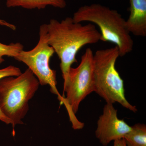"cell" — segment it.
Wrapping results in <instances>:
<instances>
[{"label":"cell","instance_id":"obj_2","mask_svg":"<svg viewBox=\"0 0 146 146\" xmlns=\"http://www.w3.org/2000/svg\"><path fill=\"white\" fill-rule=\"evenodd\" d=\"M76 23L87 22L96 25L100 30V41L113 43L117 47L120 56L133 50V42L125 26V20L117 11L100 4L82 6L72 18Z\"/></svg>","mask_w":146,"mask_h":146},{"label":"cell","instance_id":"obj_3","mask_svg":"<svg viewBox=\"0 0 146 146\" xmlns=\"http://www.w3.org/2000/svg\"><path fill=\"white\" fill-rule=\"evenodd\" d=\"M119 52L116 46L98 50L94 55V92L106 103H119L134 112L136 106L130 104L125 94L123 80L115 67Z\"/></svg>","mask_w":146,"mask_h":146},{"label":"cell","instance_id":"obj_8","mask_svg":"<svg viewBox=\"0 0 146 146\" xmlns=\"http://www.w3.org/2000/svg\"><path fill=\"white\" fill-rule=\"evenodd\" d=\"M129 17L125 26L129 33L136 36H146V0H129Z\"/></svg>","mask_w":146,"mask_h":146},{"label":"cell","instance_id":"obj_7","mask_svg":"<svg viewBox=\"0 0 146 146\" xmlns=\"http://www.w3.org/2000/svg\"><path fill=\"white\" fill-rule=\"evenodd\" d=\"M131 129V126L118 118L113 104L106 103L98 120L95 134L103 146H107L112 141L123 138Z\"/></svg>","mask_w":146,"mask_h":146},{"label":"cell","instance_id":"obj_10","mask_svg":"<svg viewBox=\"0 0 146 146\" xmlns=\"http://www.w3.org/2000/svg\"><path fill=\"white\" fill-rule=\"evenodd\" d=\"M126 146H146V126L136 123L123 138Z\"/></svg>","mask_w":146,"mask_h":146},{"label":"cell","instance_id":"obj_9","mask_svg":"<svg viewBox=\"0 0 146 146\" xmlns=\"http://www.w3.org/2000/svg\"><path fill=\"white\" fill-rule=\"evenodd\" d=\"M8 8L21 7L28 9H44L48 6L63 9L66 6L65 0H6Z\"/></svg>","mask_w":146,"mask_h":146},{"label":"cell","instance_id":"obj_5","mask_svg":"<svg viewBox=\"0 0 146 146\" xmlns=\"http://www.w3.org/2000/svg\"><path fill=\"white\" fill-rule=\"evenodd\" d=\"M94 55L90 48L86 49L78 66L70 69L68 78L64 83L63 97L65 98V106L73 128L75 130L81 129L84 126L75 116L80 104L94 91Z\"/></svg>","mask_w":146,"mask_h":146},{"label":"cell","instance_id":"obj_4","mask_svg":"<svg viewBox=\"0 0 146 146\" xmlns=\"http://www.w3.org/2000/svg\"><path fill=\"white\" fill-rule=\"evenodd\" d=\"M40 84L28 68L18 76L0 80V108L11 120L12 127L23 124L22 121L29 110V102L34 96Z\"/></svg>","mask_w":146,"mask_h":146},{"label":"cell","instance_id":"obj_14","mask_svg":"<svg viewBox=\"0 0 146 146\" xmlns=\"http://www.w3.org/2000/svg\"><path fill=\"white\" fill-rule=\"evenodd\" d=\"M0 25L7 27L13 31H15L16 29V26L13 24L9 23L8 22H6L4 20H2V19H0Z\"/></svg>","mask_w":146,"mask_h":146},{"label":"cell","instance_id":"obj_1","mask_svg":"<svg viewBox=\"0 0 146 146\" xmlns=\"http://www.w3.org/2000/svg\"><path fill=\"white\" fill-rule=\"evenodd\" d=\"M47 28L48 43L60 59L65 83L72 65L77 63L76 56L79 50L85 45L100 41L101 34L94 25L76 23L71 17L60 22L51 19L47 24Z\"/></svg>","mask_w":146,"mask_h":146},{"label":"cell","instance_id":"obj_11","mask_svg":"<svg viewBox=\"0 0 146 146\" xmlns=\"http://www.w3.org/2000/svg\"><path fill=\"white\" fill-rule=\"evenodd\" d=\"M23 50V45L19 42L11 43L9 45L0 43V65L5 61L4 56L14 58Z\"/></svg>","mask_w":146,"mask_h":146},{"label":"cell","instance_id":"obj_15","mask_svg":"<svg viewBox=\"0 0 146 146\" xmlns=\"http://www.w3.org/2000/svg\"><path fill=\"white\" fill-rule=\"evenodd\" d=\"M113 146H126L125 142L123 138L117 139L114 141Z\"/></svg>","mask_w":146,"mask_h":146},{"label":"cell","instance_id":"obj_12","mask_svg":"<svg viewBox=\"0 0 146 146\" xmlns=\"http://www.w3.org/2000/svg\"><path fill=\"white\" fill-rule=\"evenodd\" d=\"M21 69L13 65L0 69V80L9 76H18L22 74Z\"/></svg>","mask_w":146,"mask_h":146},{"label":"cell","instance_id":"obj_13","mask_svg":"<svg viewBox=\"0 0 146 146\" xmlns=\"http://www.w3.org/2000/svg\"><path fill=\"white\" fill-rule=\"evenodd\" d=\"M0 121L5 123L6 124H12V122L9 118L6 116L0 108Z\"/></svg>","mask_w":146,"mask_h":146},{"label":"cell","instance_id":"obj_6","mask_svg":"<svg viewBox=\"0 0 146 146\" xmlns=\"http://www.w3.org/2000/svg\"><path fill=\"white\" fill-rule=\"evenodd\" d=\"M47 24L41 25L39 29V40L37 45L29 51H21L14 59L23 62L28 67L42 86L48 85L51 92L57 95L60 104L65 105V98L56 88V71L50 66V61L55 53L48 43Z\"/></svg>","mask_w":146,"mask_h":146}]
</instances>
